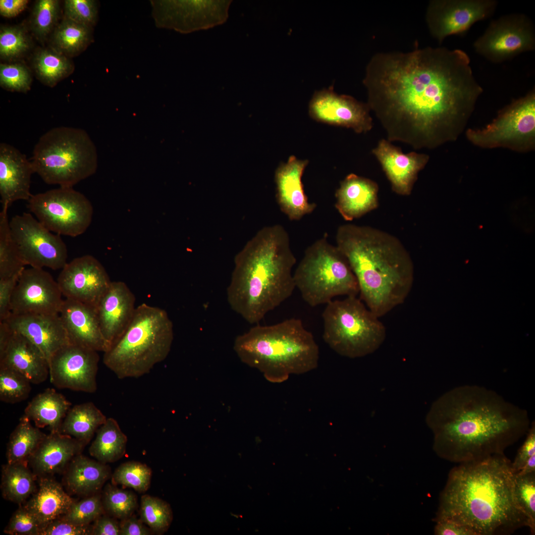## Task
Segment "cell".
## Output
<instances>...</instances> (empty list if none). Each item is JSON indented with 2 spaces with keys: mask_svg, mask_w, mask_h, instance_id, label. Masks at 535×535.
<instances>
[{
  "mask_svg": "<svg viewBox=\"0 0 535 535\" xmlns=\"http://www.w3.org/2000/svg\"><path fill=\"white\" fill-rule=\"evenodd\" d=\"M58 315L69 343L97 352L108 350L109 345L102 333L96 308L65 298Z\"/></svg>",
  "mask_w": 535,
  "mask_h": 535,
  "instance_id": "484cf974",
  "label": "cell"
},
{
  "mask_svg": "<svg viewBox=\"0 0 535 535\" xmlns=\"http://www.w3.org/2000/svg\"><path fill=\"white\" fill-rule=\"evenodd\" d=\"M322 338L337 354L349 358L375 352L386 337V328L357 296L333 300L322 314Z\"/></svg>",
  "mask_w": 535,
  "mask_h": 535,
  "instance_id": "30bf717a",
  "label": "cell"
},
{
  "mask_svg": "<svg viewBox=\"0 0 535 535\" xmlns=\"http://www.w3.org/2000/svg\"><path fill=\"white\" fill-rule=\"evenodd\" d=\"M96 432L89 451L97 461L104 464L112 463L125 455L127 437L114 419L107 418Z\"/></svg>",
  "mask_w": 535,
  "mask_h": 535,
  "instance_id": "836d02e7",
  "label": "cell"
},
{
  "mask_svg": "<svg viewBox=\"0 0 535 535\" xmlns=\"http://www.w3.org/2000/svg\"><path fill=\"white\" fill-rule=\"evenodd\" d=\"M363 83L386 139L415 150L455 140L483 91L467 54L445 47L375 54Z\"/></svg>",
  "mask_w": 535,
  "mask_h": 535,
  "instance_id": "6da1fadb",
  "label": "cell"
},
{
  "mask_svg": "<svg viewBox=\"0 0 535 535\" xmlns=\"http://www.w3.org/2000/svg\"><path fill=\"white\" fill-rule=\"evenodd\" d=\"M173 338L167 312L141 304L123 334L104 352L103 363L118 378H138L166 359Z\"/></svg>",
  "mask_w": 535,
  "mask_h": 535,
  "instance_id": "52a82bcc",
  "label": "cell"
},
{
  "mask_svg": "<svg viewBox=\"0 0 535 535\" xmlns=\"http://www.w3.org/2000/svg\"><path fill=\"white\" fill-rule=\"evenodd\" d=\"M378 184L374 181L354 173L340 182L335 196V207L346 221L360 218L378 205Z\"/></svg>",
  "mask_w": 535,
  "mask_h": 535,
  "instance_id": "f1b7e54d",
  "label": "cell"
},
{
  "mask_svg": "<svg viewBox=\"0 0 535 535\" xmlns=\"http://www.w3.org/2000/svg\"><path fill=\"white\" fill-rule=\"evenodd\" d=\"M60 14L57 0H38L35 2L30 20L33 35L41 41L45 40L57 25Z\"/></svg>",
  "mask_w": 535,
  "mask_h": 535,
  "instance_id": "60d3db41",
  "label": "cell"
},
{
  "mask_svg": "<svg viewBox=\"0 0 535 535\" xmlns=\"http://www.w3.org/2000/svg\"><path fill=\"white\" fill-rule=\"evenodd\" d=\"M31 41L22 26H1L0 29V55L7 61L18 59L30 49Z\"/></svg>",
  "mask_w": 535,
  "mask_h": 535,
  "instance_id": "f6af8a7d",
  "label": "cell"
},
{
  "mask_svg": "<svg viewBox=\"0 0 535 535\" xmlns=\"http://www.w3.org/2000/svg\"><path fill=\"white\" fill-rule=\"evenodd\" d=\"M0 365L11 368L40 384L49 376V363L40 350L25 336L0 322Z\"/></svg>",
  "mask_w": 535,
  "mask_h": 535,
  "instance_id": "44dd1931",
  "label": "cell"
},
{
  "mask_svg": "<svg viewBox=\"0 0 535 535\" xmlns=\"http://www.w3.org/2000/svg\"><path fill=\"white\" fill-rule=\"evenodd\" d=\"M514 495L521 511L530 522L531 532H535V472L514 475Z\"/></svg>",
  "mask_w": 535,
  "mask_h": 535,
  "instance_id": "bcb514c9",
  "label": "cell"
},
{
  "mask_svg": "<svg viewBox=\"0 0 535 535\" xmlns=\"http://www.w3.org/2000/svg\"><path fill=\"white\" fill-rule=\"evenodd\" d=\"M152 470L145 464L129 461L121 464L111 477L112 484L122 485L139 492L146 491L150 487Z\"/></svg>",
  "mask_w": 535,
  "mask_h": 535,
  "instance_id": "b9f144b4",
  "label": "cell"
},
{
  "mask_svg": "<svg viewBox=\"0 0 535 535\" xmlns=\"http://www.w3.org/2000/svg\"><path fill=\"white\" fill-rule=\"evenodd\" d=\"M21 273L8 278L0 279V321L5 320L11 314V298Z\"/></svg>",
  "mask_w": 535,
  "mask_h": 535,
  "instance_id": "db71d44e",
  "label": "cell"
},
{
  "mask_svg": "<svg viewBox=\"0 0 535 535\" xmlns=\"http://www.w3.org/2000/svg\"><path fill=\"white\" fill-rule=\"evenodd\" d=\"M85 446L76 439L59 432H50L40 444L29 462L35 475L51 477L61 472Z\"/></svg>",
  "mask_w": 535,
  "mask_h": 535,
  "instance_id": "83f0119b",
  "label": "cell"
},
{
  "mask_svg": "<svg viewBox=\"0 0 535 535\" xmlns=\"http://www.w3.org/2000/svg\"><path fill=\"white\" fill-rule=\"evenodd\" d=\"M70 406L62 394L49 388L28 403L24 415L33 421L36 427H48L50 432H58Z\"/></svg>",
  "mask_w": 535,
  "mask_h": 535,
  "instance_id": "1f68e13d",
  "label": "cell"
},
{
  "mask_svg": "<svg viewBox=\"0 0 535 535\" xmlns=\"http://www.w3.org/2000/svg\"><path fill=\"white\" fill-rule=\"evenodd\" d=\"M473 144L485 148L506 147L525 151L533 147L535 137V93L513 101L482 129H469Z\"/></svg>",
  "mask_w": 535,
  "mask_h": 535,
  "instance_id": "7c38bea8",
  "label": "cell"
},
{
  "mask_svg": "<svg viewBox=\"0 0 535 535\" xmlns=\"http://www.w3.org/2000/svg\"><path fill=\"white\" fill-rule=\"evenodd\" d=\"M32 64L37 78L50 87L55 86L74 70L69 57L51 47L38 50L33 57Z\"/></svg>",
  "mask_w": 535,
  "mask_h": 535,
  "instance_id": "74e56055",
  "label": "cell"
},
{
  "mask_svg": "<svg viewBox=\"0 0 535 535\" xmlns=\"http://www.w3.org/2000/svg\"><path fill=\"white\" fill-rule=\"evenodd\" d=\"M57 281L43 268H25L12 296L11 314H58L63 299Z\"/></svg>",
  "mask_w": 535,
  "mask_h": 535,
  "instance_id": "ac0fdd59",
  "label": "cell"
},
{
  "mask_svg": "<svg viewBox=\"0 0 535 535\" xmlns=\"http://www.w3.org/2000/svg\"><path fill=\"white\" fill-rule=\"evenodd\" d=\"M454 522L473 535H506L529 521L514 495L512 462L497 455L459 464L450 472L436 521Z\"/></svg>",
  "mask_w": 535,
  "mask_h": 535,
  "instance_id": "3957f363",
  "label": "cell"
},
{
  "mask_svg": "<svg viewBox=\"0 0 535 535\" xmlns=\"http://www.w3.org/2000/svg\"><path fill=\"white\" fill-rule=\"evenodd\" d=\"M97 2L94 0H66L64 2V17L77 23L93 27L97 21Z\"/></svg>",
  "mask_w": 535,
  "mask_h": 535,
  "instance_id": "681fc988",
  "label": "cell"
},
{
  "mask_svg": "<svg viewBox=\"0 0 535 535\" xmlns=\"http://www.w3.org/2000/svg\"><path fill=\"white\" fill-rule=\"evenodd\" d=\"M13 241L24 264L53 270L67 264V249L60 236L44 226L31 213H24L9 220Z\"/></svg>",
  "mask_w": 535,
  "mask_h": 535,
  "instance_id": "4fadbf2b",
  "label": "cell"
},
{
  "mask_svg": "<svg viewBox=\"0 0 535 535\" xmlns=\"http://www.w3.org/2000/svg\"><path fill=\"white\" fill-rule=\"evenodd\" d=\"M102 499L105 512L120 520L132 515L137 506V497L133 492L112 484L105 487Z\"/></svg>",
  "mask_w": 535,
  "mask_h": 535,
  "instance_id": "7bdbcfd3",
  "label": "cell"
},
{
  "mask_svg": "<svg viewBox=\"0 0 535 535\" xmlns=\"http://www.w3.org/2000/svg\"><path fill=\"white\" fill-rule=\"evenodd\" d=\"M308 162V160H300L291 156L275 172L277 202L281 211L290 220H300L317 207L316 204L308 201L302 181Z\"/></svg>",
  "mask_w": 535,
  "mask_h": 535,
  "instance_id": "cb8c5ba5",
  "label": "cell"
},
{
  "mask_svg": "<svg viewBox=\"0 0 535 535\" xmlns=\"http://www.w3.org/2000/svg\"><path fill=\"white\" fill-rule=\"evenodd\" d=\"M133 515L121 520L120 535H149L153 532Z\"/></svg>",
  "mask_w": 535,
  "mask_h": 535,
  "instance_id": "9f6ffc18",
  "label": "cell"
},
{
  "mask_svg": "<svg viewBox=\"0 0 535 535\" xmlns=\"http://www.w3.org/2000/svg\"><path fill=\"white\" fill-rule=\"evenodd\" d=\"M336 242L356 278L360 299L374 315L380 318L404 302L413 285L414 267L397 238L348 223L338 227Z\"/></svg>",
  "mask_w": 535,
  "mask_h": 535,
  "instance_id": "5b68a950",
  "label": "cell"
},
{
  "mask_svg": "<svg viewBox=\"0 0 535 535\" xmlns=\"http://www.w3.org/2000/svg\"><path fill=\"white\" fill-rule=\"evenodd\" d=\"M426 421L437 454L459 464L504 454L531 425L526 410L477 385L458 386L442 394Z\"/></svg>",
  "mask_w": 535,
  "mask_h": 535,
  "instance_id": "7a4b0ae2",
  "label": "cell"
},
{
  "mask_svg": "<svg viewBox=\"0 0 535 535\" xmlns=\"http://www.w3.org/2000/svg\"><path fill=\"white\" fill-rule=\"evenodd\" d=\"M57 282L65 298L96 308L111 281L102 264L86 255L67 263Z\"/></svg>",
  "mask_w": 535,
  "mask_h": 535,
  "instance_id": "d6986e66",
  "label": "cell"
},
{
  "mask_svg": "<svg viewBox=\"0 0 535 535\" xmlns=\"http://www.w3.org/2000/svg\"><path fill=\"white\" fill-rule=\"evenodd\" d=\"M135 297L125 283L111 281L96 311L102 333L110 346L123 334L136 310Z\"/></svg>",
  "mask_w": 535,
  "mask_h": 535,
  "instance_id": "d4e9b609",
  "label": "cell"
},
{
  "mask_svg": "<svg viewBox=\"0 0 535 535\" xmlns=\"http://www.w3.org/2000/svg\"><path fill=\"white\" fill-rule=\"evenodd\" d=\"M290 245L282 225H268L260 229L235 256L227 300L247 322L259 324L293 294L296 259Z\"/></svg>",
  "mask_w": 535,
  "mask_h": 535,
  "instance_id": "277c9868",
  "label": "cell"
},
{
  "mask_svg": "<svg viewBox=\"0 0 535 535\" xmlns=\"http://www.w3.org/2000/svg\"><path fill=\"white\" fill-rule=\"evenodd\" d=\"M476 52L490 62L501 63L535 49V31L525 14L503 15L489 23L474 42Z\"/></svg>",
  "mask_w": 535,
  "mask_h": 535,
  "instance_id": "5bb4252c",
  "label": "cell"
},
{
  "mask_svg": "<svg viewBox=\"0 0 535 535\" xmlns=\"http://www.w3.org/2000/svg\"><path fill=\"white\" fill-rule=\"evenodd\" d=\"M140 520L153 532L162 533L169 528L173 519L170 506L162 499L148 494L142 496Z\"/></svg>",
  "mask_w": 535,
  "mask_h": 535,
  "instance_id": "ab89813d",
  "label": "cell"
},
{
  "mask_svg": "<svg viewBox=\"0 0 535 535\" xmlns=\"http://www.w3.org/2000/svg\"><path fill=\"white\" fill-rule=\"evenodd\" d=\"M233 349L242 363L273 383L310 372L319 364V348L314 335L297 318L257 324L236 337Z\"/></svg>",
  "mask_w": 535,
  "mask_h": 535,
  "instance_id": "8992f818",
  "label": "cell"
},
{
  "mask_svg": "<svg viewBox=\"0 0 535 535\" xmlns=\"http://www.w3.org/2000/svg\"><path fill=\"white\" fill-rule=\"evenodd\" d=\"M293 277L303 300L312 307L326 305L337 296L359 293L347 260L328 241L326 233L306 248Z\"/></svg>",
  "mask_w": 535,
  "mask_h": 535,
  "instance_id": "9c48e42d",
  "label": "cell"
},
{
  "mask_svg": "<svg viewBox=\"0 0 535 535\" xmlns=\"http://www.w3.org/2000/svg\"><path fill=\"white\" fill-rule=\"evenodd\" d=\"M107 419L93 402L76 405L68 411L59 432L69 435L86 445Z\"/></svg>",
  "mask_w": 535,
  "mask_h": 535,
  "instance_id": "d6a6232c",
  "label": "cell"
},
{
  "mask_svg": "<svg viewBox=\"0 0 535 535\" xmlns=\"http://www.w3.org/2000/svg\"><path fill=\"white\" fill-rule=\"evenodd\" d=\"M42 529L37 518L23 506L13 514L3 532L10 535H40Z\"/></svg>",
  "mask_w": 535,
  "mask_h": 535,
  "instance_id": "816d5d0a",
  "label": "cell"
},
{
  "mask_svg": "<svg viewBox=\"0 0 535 535\" xmlns=\"http://www.w3.org/2000/svg\"><path fill=\"white\" fill-rule=\"evenodd\" d=\"M31 383L18 371L0 365V400L14 404L26 399L31 390Z\"/></svg>",
  "mask_w": 535,
  "mask_h": 535,
  "instance_id": "ee69618b",
  "label": "cell"
},
{
  "mask_svg": "<svg viewBox=\"0 0 535 535\" xmlns=\"http://www.w3.org/2000/svg\"><path fill=\"white\" fill-rule=\"evenodd\" d=\"M370 109L367 103L346 95H338L333 86L316 91L309 105V113L314 120L366 133L373 127Z\"/></svg>",
  "mask_w": 535,
  "mask_h": 535,
  "instance_id": "ffe728a7",
  "label": "cell"
},
{
  "mask_svg": "<svg viewBox=\"0 0 535 535\" xmlns=\"http://www.w3.org/2000/svg\"><path fill=\"white\" fill-rule=\"evenodd\" d=\"M30 421L23 415L11 433L6 448L7 463H27L47 435L33 426Z\"/></svg>",
  "mask_w": 535,
  "mask_h": 535,
  "instance_id": "8d00e7d4",
  "label": "cell"
},
{
  "mask_svg": "<svg viewBox=\"0 0 535 535\" xmlns=\"http://www.w3.org/2000/svg\"><path fill=\"white\" fill-rule=\"evenodd\" d=\"M3 321L35 345L48 363L56 352L69 343L58 314H11Z\"/></svg>",
  "mask_w": 535,
  "mask_h": 535,
  "instance_id": "603a6c76",
  "label": "cell"
},
{
  "mask_svg": "<svg viewBox=\"0 0 535 535\" xmlns=\"http://www.w3.org/2000/svg\"><path fill=\"white\" fill-rule=\"evenodd\" d=\"M495 0H432L426 22L431 36L441 44L451 35L465 33L475 23L486 19L497 6Z\"/></svg>",
  "mask_w": 535,
  "mask_h": 535,
  "instance_id": "2e32d148",
  "label": "cell"
},
{
  "mask_svg": "<svg viewBox=\"0 0 535 535\" xmlns=\"http://www.w3.org/2000/svg\"><path fill=\"white\" fill-rule=\"evenodd\" d=\"M93 29L64 17L52 32L51 47L69 57L81 53L93 41Z\"/></svg>",
  "mask_w": 535,
  "mask_h": 535,
  "instance_id": "e575fe53",
  "label": "cell"
},
{
  "mask_svg": "<svg viewBox=\"0 0 535 535\" xmlns=\"http://www.w3.org/2000/svg\"><path fill=\"white\" fill-rule=\"evenodd\" d=\"M526 439L512 463L514 475L535 472V423L532 422L526 434Z\"/></svg>",
  "mask_w": 535,
  "mask_h": 535,
  "instance_id": "f907efd6",
  "label": "cell"
},
{
  "mask_svg": "<svg viewBox=\"0 0 535 535\" xmlns=\"http://www.w3.org/2000/svg\"><path fill=\"white\" fill-rule=\"evenodd\" d=\"M372 153L380 163L392 190L402 196L410 195L419 172L428 161V155L411 152L404 153L387 139L380 140Z\"/></svg>",
  "mask_w": 535,
  "mask_h": 535,
  "instance_id": "7402d4cb",
  "label": "cell"
},
{
  "mask_svg": "<svg viewBox=\"0 0 535 535\" xmlns=\"http://www.w3.org/2000/svg\"><path fill=\"white\" fill-rule=\"evenodd\" d=\"M8 208H2L0 213V279L20 273L25 268L12 239Z\"/></svg>",
  "mask_w": 535,
  "mask_h": 535,
  "instance_id": "f35d334b",
  "label": "cell"
},
{
  "mask_svg": "<svg viewBox=\"0 0 535 535\" xmlns=\"http://www.w3.org/2000/svg\"><path fill=\"white\" fill-rule=\"evenodd\" d=\"M28 2L27 0H0V14L7 18L15 17L25 9Z\"/></svg>",
  "mask_w": 535,
  "mask_h": 535,
  "instance_id": "680465c9",
  "label": "cell"
},
{
  "mask_svg": "<svg viewBox=\"0 0 535 535\" xmlns=\"http://www.w3.org/2000/svg\"><path fill=\"white\" fill-rule=\"evenodd\" d=\"M27 202L30 213L49 230L60 236H79L92 220L91 203L73 187H59L32 195Z\"/></svg>",
  "mask_w": 535,
  "mask_h": 535,
  "instance_id": "8fae6325",
  "label": "cell"
},
{
  "mask_svg": "<svg viewBox=\"0 0 535 535\" xmlns=\"http://www.w3.org/2000/svg\"><path fill=\"white\" fill-rule=\"evenodd\" d=\"M92 535V525H77L56 519L42 530L40 535Z\"/></svg>",
  "mask_w": 535,
  "mask_h": 535,
  "instance_id": "f5cc1de1",
  "label": "cell"
},
{
  "mask_svg": "<svg viewBox=\"0 0 535 535\" xmlns=\"http://www.w3.org/2000/svg\"><path fill=\"white\" fill-rule=\"evenodd\" d=\"M105 513L101 495L96 493L75 501L59 519L77 525H90Z\"/></svg>",
  "mask_w": 535,
  "mask_h": 535,
  "instance_id": "7dc6e473",
  "label": "cell"
},
{
  "mask_svg": "<svg viewBox=\"0 0 535 535\" xmlns=\"http://www.w3.org/2000/svg\"><path fill=\"white\" fill-rule=\"evenodd\" d=\"M35 173L31 161L18 149L0 144V196L2 208H8L18 200L28 201L31 179Z\"/></svg>",
  "mask_w": 535,
  "mask_h": 535,
  "instance_id": "4316f807",
  "label": "cell"
},
{
  "mask_svg": "<svg viewBox=\"0 0 535 535\" xmlns=\"http://www.w3.org/2000/svg\"><path fill=\"white\" fill-rule=\"evenodd\" d=\"M111 475L106 464L79 454L68 464L63 483L71 494L90 496L97 493Z\"/></svg>",
  "mask_w": 535,
  "mask_h": 535,
  "instance_id": "4dcf8cb0",
  "label": "cell"
},
{
  "mask_svg": "<svg viewBox=\"0 0 535 535\" xmlns=\"http://www.w3.org/2000/svg\"><path fill=\"white\" fill-rule=\"evenodd\" d=\"M36 475L27 462L7 463L2 469L1 490L5 499L21 504L36 491Z\"/></svg>",
  "mask_w": 535,
  "mask_h": 535,
  "instance_id": "d590c367",
  "label": "cell"
},
{
  "mask_svg": "<svg viewBox=\"0 0 535 535\" xmlns=\"http://www.w3.org/2000/svg\"><path fill=\"white\" fill-rule=\"evenodd\" d=\"M434 533L437 535H473L467 528L454 522L440 520L436 521Z\"/></svg>",
  "mask_w": 535,
  "mask_h": 535,
  "instance_id": "6f0895ef",
  "label": "cell"
},
{
  "mask_svg": "<svg viewBox=\"0 0 535 535\" xmlns=\"http://www.w3.org/2000/svg\"><path fill=\"white\" fill-rule=\"evenodd\" d=\"M75 501L59 483L51 477H40L38 489L24 506L43 529L65 514Z\"/></svg>",
  "mask_w": 535,
  "mask_h": 535,
  "instance_id": "f546056e",
  "label": "cell"
},
{
  "mask_svg": "<svg viewBox=\"0 0 535 535\" xmlns=\"http://www.w3.org/2000/svg\"><path fill=\"white\" fill-rule=\"evenodd\" d=\"M98 352L71 343L62 347L49 361L51 382L58 388L95 392L100 359Z\"/></svg>",
  "mask_w": 535,
  "mask_h": 535,
  "instance_id": "e0dca14e",
  "label": "cell"
},
{
  "mask_svg": "<svg viewBox=\"0 0 535 535\" xmlns=\"http://www.w3.org/2000/svg\"><path fill=\"white\" fill-rule=\"evenodd\" d=\"M92 535H120V522L115 518L109 515L103 514L98 518L92 525Z\"/></svg>",
  "mask_w": 535,
  "mask_h": 535,
  "instance_id": "11a10c76",
  "label": "cell"
},
{
  "mask_svg": "<svg viewBox=\"0 0 535 535\" xmlns=\"http://www.w3.org/2000/svg\"><path fill=\"white\" fill-rule=\"evenodd\" d=\"M32 77L29 69L20 63H0V85L11 92L26 93L31 89Z\"/></svg>",
  "mask_w": 535,
  "mask_h": 535,
  "instance_id": "c3c4849f",
  "label": "cell"
},
{
  "mask_svg": "<svg viewBox=\"0 0 535 535\" xmlns=\"http://www.w3.org/2000/svg\"><path fill=\"white\" fill-rule=\"evenodd\" d=\"M230 0H153L156 25L187 33L222 24Z\"/></svg>",
  "mask_w": 535,
  "mask_h": 535,
  "instance_id": "9a60e30c",
  "label": "cell"
},
{
  "mask_svg": "<svg viewBox=\"0 0 535 535\" xmlns=\"http://www.w3.org/2000/svg\"><path fill=\"white\" fill-rule=\"evenodd\" d=\"M31 161L34 172L45 183L59 187H73L97 167L96 148L88 134L68 126L44 134L34 148Z\"/></svg>",
  "mask_w": 535,
  "mask_h": 535,
  "instance_id": "ba28073f",
  "label": "cell"
}]
</instances>
